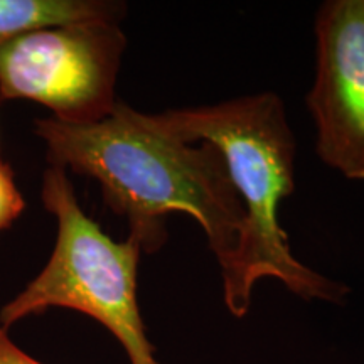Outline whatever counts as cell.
I'll list each match as a JSON object with an SVG mask.
<instances>
[{"instance_id":"1","label":"cell","mask_w":364,"mask_h":364,"mask_svg":"<svg viewBox=\"0 0 364 364\" xmlns=\"http://www.w3.org/2000/svg\"><path fill=\"white\" fill-rule=\"evenodd\" d=\"M51 166L91 177L107 206L129 223L142 253L167 241L166 220L184 213L203 228L221 270L230 265L245 226L240 201L221 152L208 142H186L152 113L117 102L103 120L73 125L56 118L36 122Z\"/></svg>"},{"instance_id":"2","label":"cell","mask_w":364,"mask_h":364,"mask_svg":"<svg viewBox=\"0 0 364 364\" xmlns=\"http://www.w3.org/2000/svg\"><path fill=\"white\" fill-rule=\"evenodd\" d=\"M152 115L181 140L215 145L243 204L238 248L221 270L223 297L231 316H247L253 287L262 279L279 280L306 300L343 302L349 287L299 262L280 226V204L295 191L297 144L279 95L263 91Z\"/></svg>"},{"instance_id":"3","label":"cell","mask_w":364,"mask_h":364,"mask_svg":"<svg viewBox=\"0 0 364 364\" xmlns=\"http://www.w3.org/2000/svg\"><path fill=\"white\" fill-rule=\"evenodd\" d=\"M41 199L56 218V243L39 275L0 309V324L9 331L48 309H70L95 318L115 336L130 364H161L136 300L142 248L132 238L115 241L105 233L81 209L61 167L46 169Z\"/></svg>"},{"instance_id":"4","label":"cell","mask_w":364,"mask_h":364,"mask_svg":"<svg viewBox=\"0 0 364 364\" xmlns=\"http://www.w3.org/2000/svg\"><path fill=\"white\" fill-rule=\"evenodd\" d=\"M125 48L117 22L48 27L19 36L0 48V100L44 105L65 124H95L115 108Z\"/></svg>"},{"instance_id":"5","label":"cell","mask_w":364,"mask_h":364,"mask_svg":"<svg viewBox=\"0 0 364 364\" xmlns=\"http://www.w3.org/2000/svg\"><path fill=\"white\" fill-rule=\"evenodd\" d=\"M307 107L321 161L364 181V0H327L317 9Z\"/></svg>"},{"instance_id":"6","label":"cell","mask_w":364,"mask_h":364,"mask_svg":"<svg viewBox=\"0 0 364 364\" xmlns=\"http://www.w3.org/2000/svg\"><path fill=\"white\" fill-rule=\"evenodd\" d=\"M127 6L103 0H0V48L9 41L48 27L120 24Z\"/></svg>"},{"instance_id":"7","label":"cell","mask_w":364,"mask_h":364,"mask_svg":"<svg viewBox=\"0 0 364 364\" xmlns=\"http://www.w3.org/2000/svg\"><path fill=\"white\" fill-rule=\"evenodd\" d=\"M24 209L26 201L17 188L12 167L0 161V231L12 226Z\"/></svg>"},{"instance_id":"8","label":"cell","mask_w":364,"mask_h":364,"mask_svg":"<svg viewBox=\"0 0 364 364\" xmlns=\"http://www.w3.org/2000/svg\"><path fill=\"white\" fill-rule=\"evenodd\" d=\"M0 364H43L26 354L9 338L7 329L0 324Z\"/></svg>"}]
</instances>
